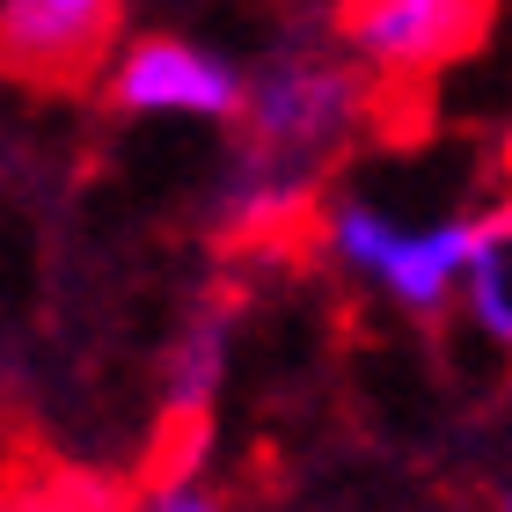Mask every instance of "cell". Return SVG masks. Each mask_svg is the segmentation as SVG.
Returning a JSON list of instances; mask_svg holds the SVG:
<instances>
[{
    "label": "cell",
    "mask_w": 512,
    "mask_h": 512,
    "mask_svg": "<svg viewBox=\"0 0 512 512\" xmlns=\"http://www.w3.org/2000/svg\"><path fill=\"white\" fill-rule=\"evenodd\" d=\"M476 491L512 512V403L491 417V439L476 447Z\"/></svg>",
    "instance_id": "9"
},
{
    "label": "cell",
    "mask_w": 512,
    "mask_h": 512,
    "mask_svg": "<svg viewBox=\"0 0 512 512\" xmlns=\"http://www.w3.org/2000/svg\"><path fill=\"white\" fill-rule=\"evenodd\" d=\"M381 81L322 30H286L242 66V110L227 125V154L205 183V227L227 256H286L308 235L322 191L381 132Z\"/></svg>",
    "instance_id": "1"
},
{
    "label": "cell",
    "mask_w": 512,
    "mask_h": 512,
    "mask_svg": "<svg viewBox=\"0 0 512 512\" xmlns=\"http://www.w3.org/2000/svg\"><path fill=\"white\" fill-rule=\"evenodd\" d=\"M330 30L381 81V96L403 103L491 44L498 0H330Z\"/></svg>",
    "instance_id": "3"
},
{
    "label": "cell",
    "mask_w": 512,
    "mask_h": 512,
    "mask_svg": "<svg viewBox=\"0 0 512 512\" xmlns=\"http://www.w3.org/2000/svg\"><path fill=\"white\" fill-rule=\"evenodd\" d=\"M110 118L125 125H205L227 132L242 110V59L191 30H125L96 66Z\"/></svg>",
    "instance_id": "4"
},
{
    "label": "cell",
    "mask_w": 512,
    "mask_h": 512,
    "mask_svg": "<svg viewBox=\"0 0 512 512\" xmlns=\"http://www.w3.org/2000/svg\"><path fill=\"white\" fill-rule=\"evenodd\" d=\"M139 505L154 512H213L220 505V476H213V447H205V425L198 432H176L161 461L139 483Z\"/></svg>",
    "instance_id": "8"
},
{
    "label": "cell",
    "mask_w": 512,
    "mask_h": 512,
    "mask_svg": "<svg viewBox=\"0 0 512 512\" xmlns=\"http://www.w3.org/2000/svg\"><path fill=\"white\" fill-rule=\"evenodd\" d=\"M235 352H242V300L235 293H205L198 308L176 322L169 352H161V374H154L169 432L213 425L220 395H227V381H235Z\"/></svg>",
    "instance_id": "6"
},
{
    "label": "cell",
    "mask_w": 512,
    "mask_h": 512,
    "mask_svg": "<svg viewBox=\"0 0 512 512\" xmlns=\"http://www.w3.org/2000/svg\"><path fill=\"white\" fill-rule=\"evenodd\" d=\"M454 322L512 388V176L476 205V242H469V271H461Z\"/></svg>",
    "instance_id": "7"
},
{
    "label": "cell",
    "mask_w": 512,
    "mask_h": 512,
    "mask_svg": "<svg viewBox=\"0 0 512 512\" xmlns=\"http://www.w3.org/2000/svg\"><path fill=\"white\" fill-rule=\"evenodd\" d=\"M132 0H0V66L37 88L96 81Z\"/></svg>",
    "instance_id": "5"
},
{
    "label": "cell",
    "mask_w": 512,
    "mask_h": 512,
    "mask_svg": "<svg viewBox=\"0 0 512 512\" xmlns=\"http://www.w3.org/2000/svg\"><path fill=\"white\" fill-rule=\"evenodd\" d=\"M476 205L447 198V191L410 198L395 183H374L352 161L322 191L300 249H308V264L322 278H337L366 308H381L395 322H447L461 300V271H469Z\"/></svg>",
    "instance_id": "2"
}]
</instances>
